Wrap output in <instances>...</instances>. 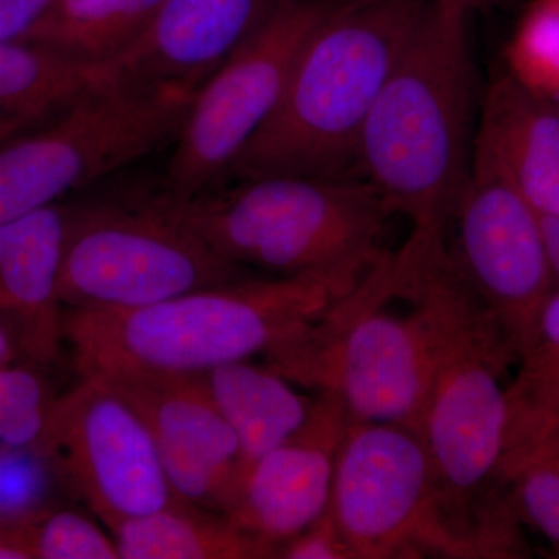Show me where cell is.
Segmentation results:
<instances>
[{
  "instance_id": "obj_5",
  "label": "cell",
  "mask_w": 559,
  "mask_h": 559,
  "mask_svg": "<svg viewBox=\"0 0 559 559\" xmlns=\"http://www.w3.org/2000/svg\"><path fill=\"white\" fill-rule=\"evenodd\" d=\"M334 299L316 280L253 274L132 310H64V348L76 377L204 373L266 355Z\"/></svg>"
},
{
  "instance_id": "obj_25",
  "label": "cell",
  "mask_w": 559,
  "mask_h": 559,
  "mask_svg": "<svg viewBox=\"0 0 559 559\" xmlns=\"http://www.w3.org/2000/svg\"><path fill=\"white\" fill-rule=\"evenodd\" d=\"M44 371L25 360L0 366V447H38L58 399Z\"/></svg>"
},
{
  "instance_id": "obj_32",
  "label": "cell",
  "mask_w": 559,
  "mask_h": 559,
  "mask_svg": "<svg viewBox=\"0 0 559 559\" xmlns=\"http://www.w3.org/2000/svg\"><path fill=\"white\" fill-rule=\"evenodd\" d=\"M540 223H543L544 238L549 250L551 270L559 285V218L540 216Z\"/></svg>"
},
{
  "instance_id": "obj_14",
  "label": "cell",
  "mask_w": 559,
  "mask_h": 559,
  "mask_svg": "<svg viewBox=\"0 0 559 559\" xmlns=\"http://www.w3.org/2000/svg\"><path fill=\"white\" fill-rule=\"evenodd\" d=\"M352 423L340 401L314 395L304 426L250 466L224 514L277 557L282 544L329 510L337 457Z\"/></svg>"
},
{
  "instance_id": "obj_17",
  "label": "cell",
  "mask_w": 559,
  "mask_h": 559,
  "mask_svg": "<svg viewBox=\"0 0 559 559\" xmlns=\"http://www.w3.org/2000/svg\"><path fill=\"white\" fill-rule=\"evenodd\" d=\"M474 145L539 216L559 218V114L554 102L500 73L481 97Z\"/></svg>"
},
{
  "instance_id": "obj_26",
  "label": "cell",
  "mask_w": 559,
  "mask_h": 559,
  "mask_svg": "<svg viewBox=\"0 0 559 559\" xmlns=\"http://www.w3.org/2000/svg\"><path fill=\"white\" fill-rule=\"evenodd\" d=\"M64 495L49 459L38 447H0V525L31 520Z\"/></svg>"
},
{
  "instance_id": "obj_3",
  "label": "cell",
  "mask_w": 559,
  "mask_h": 559,
  "mask_svg": "<svg viewBox=\"0 0 559 559\" xmlns=\"http://www.w3.org/2000/svg\"><path fill=\"white\" fill-rule=\"evenodd\" d=\"M476 76L468 17L433 5L360 132L356 171L412 229L447 235L471 170Z\"/></svg>"
},
{
  "instance_id": "obj_13",
  "label": "cell",
  "mask_w": 559,
  "mask_h": 559,
  "mask_svg": "<svg viewBox=\"0 0 559 559\" xmlns=\"http://www.w3.org/2000/svg\"><path fill=\"white\" fill-rule=\"evenodd\" d=\"M94 377L139 412L176 499L226 513L240 487V443L201 378L128 370Z\"/></svg>"
},
{
  "instance_id": "obj_10",
  "label": "cell",
  "mask_w": 559,
  "mask_h": 559,
  "mask_svg": "<svg viewBox=\"0 0 559 559\" xmlns=\"http://www.w3.org/2000/svg\"><path fill=\"white\" fill-rule=\"evenodd\" d=\"M331 0H285L194 92L173 140L162 190L178 201L215 189L277 108L297 55Z\"/></svg>"
},
{
  "instance_id": "obj_30",
  "label": "cell",
  "mask_w": 559,
  "mask_h": 559,
  "mask_svg": "<svg viewBox=\"0 0 559 559\" xmlns=\"http://www.w3.org/2000/svg\"><path fill=\"white\" fill-rule=\"evenodd\" d=\"M559 454V415L554 421H550L546 428L540 429L532 440L516 455H513L509 462L503 465L502 480L509 476L511 471L518 468L522 463L528 460L547 457V455Z\"/></svg>"
},
{
  "instance_id": "obj_21",
  "label": "cell",
  "mask_w": 559,
  "mask_h": 559,
  "mask_svg": "<svg viewBox=\"0 0 559 559\" xmlns=\"http://www.w3.org/2000/svg\"><path fill=\"white\" fill-rule=\"evenodd\" d=\"M100 86L98 69L32 43H0V117L33 127Z\"/></svg>"
},
{
  "instance_id": "obj_4",
  "label": "cell",
  "mask_w": 559,
  "mask_h": 559,
  "mask_svg": "<svg viewBox=\"0 0 559 559\" xmlns=\"http://www.w3.org/2000/svg\"><path fill=\"white\" fill-rule=\"evenodd\" d=\"M175 201L191 229L235 266L316 280L336 299L388 255L382 238L395 216L359 178L259 176Z\"/></svg>"
},
{
  "instance_id": "obj_31",
  "label": "cell",
  "mask_w": 559,
  "mask_h": 559,
  "mask_svg": "<svg viewBox=\"0 0 559 559\" xmlns=\"http://www.w3.org/2000/svg\"><path fill=\"white\" fill-rule=\"evenodd\" d=\"M437 5L444 11L469 17L477 11L495 9V7L509 3L511 0H436Z\"/></svg>"
},
{
  "instance_id": "obj_24",
  "label": "cell",
  "mask_w": 559,
  "mask_h": 559,
  "mask_svg": "<svg viewBox=\"0 0 559 559\" xmlns=\"http://www.w3.org/2000/svg\"><path fill=\"white\" fill-rule=\"evenodd\" d=\"M507 73L533 94L559 97V0H533L506 49Z\"/></svg>"
},
{
  "instance_id": "obj_23",
  "label": "cell",
  "mask_w": 559,
  "mask_h": 559,
  "mask_svg": "<svg viewBox=\"0 0 559 559\" xmlns=\"http://www.w3.org/2000/svg\"><path fill=\"white\" fill-rule=\"evenodd\" d=\"M25 559H120L112 533L87 510L57 503L31 520L0 525Z\"/></svg>"
},
{
  "instance_id": "obj_33",
  "label": "cell",
  "mask_w": 559,
  "mask_h": 559,
  "mask_svg": "<svg viewBox=\"0 0 559 559\" xmlns=\"http://www.w3.org/2000/svg\"><path fill=\"white\" fill-rule=\"evenodd\" d=\"M16 360H22L20 349L14 344L10 331L7 330V326L0 320V366L2 364L16 362Z\"/></svg>"
},
{
  "instance_id": "obj_15",
  "label": "cell",
  "mask_w": 559,
  "mask_h": 559,
  "mask_svg": "<svg viewBox=\"0 0 559 559\" xmlns=\"http://www.w3.org/2000/svg\"><path fill=\"white\" fill-rule=\"evenodd\" d=\"M285 0H165L148 31L98 68L102 86L197 92L270 21Z\"/></svg>"
},
{
  "instance_id": "obj_9",
  "label": "cell",
  "mask_w": 559,
  "mask_h": 559,
  "mask_svg": "<svg viewBox=\"0 0 559 559\" xmlns=\"http://www.w3.org/2000/svg\"><path fill=\"white\" fill-rule=\"evenodd\" d=\"M329 510L355 559L481 558L452 520L425 444L403 426L352 423Z\"/></svg>"
},
{
  "instance_id": "obj_18",
  "label": "cell",
  "mask_w": 559,
  "mask_h": 559,
  "mask_svg": "<svg viewBox=\"0 0 559 559\" xmlns=\"http://www.w3.org/2000/svg\"><path fill=\"white\" fill-rule=\"evenodd\" d=\"M198 377L240 443L241 480L257 460L304 426L314 404V396L305 395L299 385L252 359Z\"/></svg>"
},
{
  "instance_id": "obj_8",
  "label": "cell",
  "mask_w": 559,
  "mask_h": 559,
  "mask_svg": "<svg viewBox=\"0 0 559 559\" xmlns=\"http://www.w3.org/2000/svg\"><path fill=\"white\" fill-rule=\"evenodd\" d=\"M194 92L102 86L0 145V224L49 207L168 148Z\"/></svg>"
},
{
  "instance_id": "obj_12",
  "label": "cell",
  "mask_w": 559,
  "mask_h": 559,
  "mask_svg": "<svg viewBox=\"0 0 559 559\" xmlns=\"http://www.w3.org/2000/svg\"><path fill=\"white\" fill-rule=\"evenodd\" d=\"M450 230L452 259L520 360L557 278L539 213L476 145Z\"/></svg>"
},
{
  "instance_id": "obj_7",
  "label": "cell",
  "mask_w": 559,
  "mask_h": 559,
  "mask_svg": "<svg viewBox=\"0 0 559 559\" xmlns=\"http://www.w3.org/2000/svg\"><path fill=\"white\" fill-rule=\"evenodd\" d=\"M253 274L210 248L157 180L73 197L60 280L64 310H132Z\"/></svg>"
},
{
  "instance_id": "obj_20",
  "label": "cell",
  "mask_w": 559,
  "mask_h": 559,
  "mask_svg": "<svg viewBox=\"0 0 559 559\" xmlns=\"http://www.w3.org/2000/svg\"><path fill=\"white\" fill-rule=\"evenodd\" d=\"M165 0H57L22 40L103 68L138 43Z\"/></svg>"
},
{
  "instance_id": "obj_35",
  "label": "cell",
  "mask_w": 559,
  "mask_h": 559,
  "mask_svg": "<svg viewBox=\"0 0 559 559\" xmlns=\"http://www.w3.org/2000/svg\"><path fill=\"white\" fill-rule=\"evenodd\" d=\"M554 103H555V108H557L558 114H559V97Z\"/></svg>"
},
{
  "instance_id": "obj_22",
  "label": "cell",
  "mask_w": 559,
  "mask_h": 559,
  "mask_svg": "<svg viewBox=\"0 0 559 559\" xmlns=\"http://www.w3.org/2000/svg\"><path fill=\"white\" fill-rule=\"evenodd\" d=\"M516 367L507 385L509 432L502 468L559 415V285L544 304L533 340Z\"/></svg>"
},
{
  "instance_id": "obj_34",
  "label": "cell",
  "mask_w": 559,
  "mask_h": 559,
  "mask_svg": "<svg viewBox=\"0 0 559 559\" xmlns=\"http://www.w3.org/2000/svg\"><path fill=\"white\" fill-rule=\"evenodd\" d=\"M33 124L25 123V121L3 119L0 117V145L7 140L13 139L14 135L21 134V132L32 130Z\"/></svg>"
},
{
  "instance_id": "obj_2",
  "label": "cell",
  "mask_w": 559,
  "mask_h": 559,
  "mask_svg": "<svg viewBox=\"0 0 559 559\" xmlns=\"http://www.w3.org/2000/svg\"><path fill=\"white\" fill-rule=\"evenodd\" d=\"M433 5L331 0L297 55L277 108L226 182L274 175L358 178L367 117Z\"/></svg>"
},
{
  "instance_id": "obj_11",
  "label": "cell",
  "mask_w": 559,
  "mask_h": 559,
  "mask_svg": "<svg viewBox=\"0 0 559 559\" xmlns=\"http://www.w3.org/2000/svg\"><path fill=\"white\" fill-rule=\"evenodd\" d=\"M38 448L64 495L108 530L176 500L145 421L102 378L58 395Z\"/></svg>"
},
{
  "instance_id": "obj_28",
  "label": "cell",
  "mask_w": 559,
  "mask_h": 559,
  "mask_svg": "<svg viewBox=\"0 0 559 559\" xmlns=\"http://www.w3.org/2000/svg\"><path fill=\"white\" fill-rule=\"evenodd\" d=\"M275 559H355V554L326 510L310 527L282 544Z\"/></svg>"
},
{
  "instance_id": "obj_29",
  "label": "cell",
  "mask_w": 559,
  "mask_h": 559,
  "mask_svg": "<svg viewBox=\"0 0 559 559\" xmlns=\"http://www.w3.org/2000/svg\"><path fill=\"white\" fill-rule=\"evenodd\" d=\"M57 0H0V43L22 40Z\"/></svg>"
},
{
  "instance_id": "obj_19",
  "label": "cell",
  "mask_w": 559,
  "mask_h": 559,
  "mask_svg": "<svg viewBox=\"0 0 559 559\" xmlns=\"http://www.w3.org/2000/svg\"><path fill=\"white\" fill-rule=\"evenodd\" d=\"M120 559H271L267 547L227 514L176 499L109 530Z\"/></svg>"
},
{
  "instance_id": "obj_16",
  "label": "cell",
  "mask_w": 559,
  "mask_h": 559,
  "mask_svg": "<svg viewBox=\"0 0 559 559\" xmlns=\"http://www.w3.org/2000/svg\"><path fill=\"white\" fill-rule=\"evenodd\" d=\"M72 200L0 224V320L21 359L46 370L66 349L60 280Z\"/></svg>"
},
{
  "instance_id": "obj_1",
  "label": "cell",
  "mask_w": 559,
  "mask_h": 559,
  "mask_svg": "<svg viewBox=\"0 0 559 559\" xmlns=\"http://www.w3.org/2000/svg\"><path fill=\"white\" fill-rule=\"evenodd\" d=\"M395 260L400 297L417 316L430 359L418 437L452 520L491 557L513 518L500 469L509 432L506 377L516 355L444 235L412 230Z\"/></svg>"
},
{
  "instance_id": "obj_6",
  "label": "cell",
  "mask_w": 559,
  "mask_h": 559,
  "mask_svg": "<svg viewBox=\"0 0 559 559\" xmlns=\"http://www.w3.org/2000/svg\"><path fill=\"white\" fill-rule=\"evenodd\" d=\"M263 359L301 390L340 401L353 421L399 425L418 436L430 359L417 316L399 297L395 252Z\"/></svg>"
},
{
  "instance_id": "obj_27",
  "label": "cell",
  "mask_w": 559,
  "mask_h": 559,
  "mask_svg": "<svg viewBox=\"0 0 559 559\" xmlns=\"http://www.w3.org/2000/svg\"><path fill=\"white\" fill-rule=\"evenodd\" d=\"M506 484L522 524L549 539L559 558V454L522 463Z\"/></svg>"
}]
</instances>
